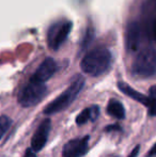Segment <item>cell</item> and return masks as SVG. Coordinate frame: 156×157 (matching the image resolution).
I'll return each instance as SVG.
<instances>
[{
	"instance_id": "cell-15",
	"label": "cell",
	"mask_w": 156,
	"mask_h": 157,
	"mask_svg": "<svg viewBox=\"0 0 156 157\" xmlns=\"http://www.w3.org/2000/svg\"><path fill=\"white\" fill-rule=\"evenodd\" d=\"M92 39H93V31H92V29H89L86 33V37L82 40V48L87 47L92 42Z\"/></svg>"
},
{
	"instance_id": "cell-18",
	"label": "cell",
	"mask_w": 156,
	"mask_h": 157,
	"mask_svg": "<svg viewBox=\"0 0 156 157\" xmlns=\"http://www.w3.org/2000/svg\"><path fill=\"white\" fill-rule=\"evenodd\" d=\"M139 151H140V147H139V145H137V147H134V150L131 151V153L128 155V157H137L138 154H139Z\"/></svg>"
},
{
	"instance_id": "cell-11",
	"label": "cell",
	"mask_w": 156,
	"mask_h": 157,
	"mask_svg": "<svg viewBox=\"0 0 156 157\" xmlns=\"http://www.w3.org/2000/svg\"><path fill=\"white\" fill-rule=\"evenodd\" d=\"M100 113V108L98 106L93 105L89 108L83 109L80 113L78 114V117L76 118V124L78 126H81L88 122V121H95Z\"/></svg>"
},
{
	"instance_id": "cell-5",
	"label": "cell",
	"mask_w": 156,
	"mask_h": 157,
	"mask_svg": "<svg viewBox=\"0 0 156 157\" xmlns=\"http://www.w3.org/2000/svg\"><path fill=\"white\" fill-rule=\"evenodd\" d=\"M72 30V23L65 19L55 21L47 31V44L51 50H58L64 44Z\"/></svg>"
},
{
	"instance_id": "cell-4",
	"label": "cell",
	"mask_w": 156,
	"mask_h": 157,
	"mask_svg": "<svg viewBox=\"0 0 156 157\" xmlns=\"http://www.w3.org/2000/svg\"><path fill=\"white\" fill-rule=\"evenodd\" d=\"M47 93V88L45 83L36 82L30 80L18 93L17 101L23 107H32L38 105Z\"/></svg>"
},
{
	"instance_id": "cell-8",
	"label": "cell",
	"mask_w": 156,
	"mask_h": 157,
	"mask_svg": "<svg viewBox=\"0 0 156 157\" xmlns=\"http://www.w3.org/2000/svg\"><path fill=\"white\" fill-rule=\"evenodd\" d=\"M57 70H58V65H57L56 61L52 58H50V57H48V58H46L43 62L40 64V66L36 68V71L32 75L30 80L45 83L46 81L49 80L56 74Z\"/></svg>"
},
{
	"instance_id": "cell-13",
	"label": "cell",
	"mask_w": 156,
	"mask_h": 157,
	"mask_svg": "<svg viewBox=\"0 0 156 157\" xmlns=\"http://www.w3.org/2000/svg\"><path fill=\"white\" fill-rule=\"evenodd\" d=\"M149 114L151 117H156V85L152 86L149 90Z\"/></svg>"
},
{
	"instance_id": "cell-16",
	"label": "cell",
	"mask_w": 156,
	"mask_h": 157,
	"mask_svg": "<svg viewBox=\"0 0 156 157\" xmlns=\"http://www.w3.org/2000/svg\"><path fill=\"white\" fill-rule=\"evenodd\" d=\"M151 33H152L153 40H154L155 43H156V17L153 19L152 25H151Z\"/></svg>"
},
{
	"instance_id": "cell-12",
	"label": "cell",
	"mask_w": 156,
	"mask_h": 157,
	"mask_svg": "<svg viewBox=\"0 0 156 157\" xmlns=\"http://www.w3.org/2000/svg\"><path fill=\"white\" fill-rule=\"evenodd\" d=\"M107 113L117 120H123L125 118V109L123 105L117 99H110L107 105Z\"/></svg>"
},
{
	"instance_id": "cell-20",
	"label": "cell",
	"mask_w": 156,
	"mask_h": 157,
	"mask_svg": "<svg viewBox=\"0 0 156 157\" xmlns=\"http://www.w3.org/2000/svg\"><path fill=\"white\" fill-rule=\"evenodd\" d=\"M156 155V143L152 147V149L150 150V152H149L148 154V157H153Z\"/></svg>"
},
{
	"instance_id": "cell-6",
	"label": "cell",
	"mask_w": 156,
	"mask_h": 157,
	"mask_svg": "<svg viewBox=\"0 0 156 157\" xmlns=\"http://www.w3.org/2000/svg\"><path fill=\"white\" fill-rule=\"evenodd\" d=\"M141 27L138 21H134L127 25L125 30V48L129 54H135L139 50L141 44Z\"/></svg>"
},
{
	"instance_id": "cell-2",
	"label": "cell",
	"mask_w": 156,
	"mask_h": 157,
	"mask_svg": "<svg viewBox=\"0 0 156 157\" xmlns=\"http://www.w3.org/2000/svg\"><path fill=\"white\" fill-rule=\"evenodd\" d=\"M83 86H85V78L80 75H77L73 78L72 82L67 88V90L62 92L58 97L50 101L45 108L44 113L45 114H54L59 111L67 109L72 103L76 99L78 94L81 92Z\"/></svg>"
},
{
	"instance_id": "cell-17",
	"label": "cell",
	"mask_w": 156,
	"mask_h": 157,
	"mask_svg": "<svg viewBox=\"0 0 156 157\" xmlns=\"http://www.w3.org/2000/svg\"><path fill=\"white\" fill-rule=\"evenodd\" d=\"M120 132L121 130V127L120 126H118V125H109V126H107L106 128H105V132Z\"/></svg>"
},
{
	"instance_id": "cell-7",
	"label": "cell",
	"mask_w": 156,
	"mask_h": 157,
	"mask_svg": "<svg viewBox=\"0 0 156 157\" xmlns=\"http://www.w3.org/2000/svg\"><path fill=\"white\" fill-rule=\"evenodd\" d=\"M89 136H85L82 138H75L70 140L63 147L62 156L63 157H82L88 151V143Z\"/></svg>"
},
{
	"instance_id": "cell-10",
	"label": "cell",
	"mask_w": 156,
	"mask_h": 157,
	"mask_svg": "<svg viewBox=\"0 0 156 157\" xmlns=\"http://www.w3.org/2000/svg\"><path fill=\"white\" fill-rule=\"evenodd\" d=\"M118 88H119V90H120L121 92H123L125 95H127L128 97L133 98L134 101H139V103H141L142 105H144L146 107H148V106H149V97L146 96V95H144V94L140 93V92L136 91L135 89H133V88H131V86L127 85V83L118 82Z\"/></svg>"
},
{
	"instance_id": "cell-19",
	"label": "cell",
	"mask_w": 156,
	"mask_h": 157,
	"mask_svg": "<svg viewBox=\"0 0 156 157\" xmlns=\"http://www.w3.org/2000/svg\"><path fill=\"white\" fill-rule=\"evenodd\" d=\"M24 157H36V152H33L31 149H28L27 151H26L25 156H24Z\"/></svg>"
},
{
	"instance_id": "cell-3",
	"label": "cell",
	"mask_w": 156,
	"mask_h": 157,
	"mask_svg": "<svg viewBox=\"0 0 156 157\" xmlns=\"http://www.w3.org/2000/svg\"><path fill=\"white\" fill-rule=\"evenodd\" d=\"M131 73L139 78H149L156 73V50L153 47H146L138 52L131 64Z\"/></svg>"
},
{
	"instance_id": "cell-21",
	"label": "cell",
	"mask_w": 156,
	"mask_h": 157,
	"mask_svg": "<svg viewBox=\"0 0 156 157\" xmlns=\"http://www.w3.org/2000/svg\"><path fill=\"white\" fill-rule=\"evenodd\" d=\"M152 3H153V6H154V8L156 10V0H152Z\"/></svg>"
},
{
	"instance_id": "cell-9",
	"label": "cell",
	"mask_w": 156,
	"mask_h": 157,
	"mask_svg": "<svg viewBox=\"0 0 156 157\" xmlns=\"http://www.w3.org/2000/svg\"><path fill=\"white\" fill-rule=\"evenodd\" d=\"M50 128H51V121L49 119L44 120L39 125L38 129L36 130L33 137L31 139V150L33 152H40L47 142L49 136Z\"/></svg>"
},
{
	"instance_id": "cell-14",
	"label": "cell",
	"mask_w": 156,
	"mask_h": 157,
	"mask_svg": "<svg viewBox=\"0 0 156 157\" xmlns=\"http://www.w3.org/2000/svg\"><path fill=\"white\" fill-rule=\"evenodd\" d=\"M11 125V120L6 116L0 117V139L4 136L6 132H8L9 127Z\"/></svg>"
},
{
	"instance_id": "cell-1",
	"label": "cell",
	"mask_w": 156,
	"mask_h": 157,
	"mask_svg": "<svg viewBox=\"0 0 156 157\" xmlns=\"http://www.w3.org/2000/svg\"><path fill=\"white\" fill-rule=\"evenodd\" d=\"M112 56L106 47H96L88 52L80 61V68L85 74L97 77L109 70Z\"/></svg>"
}]
</instances>
